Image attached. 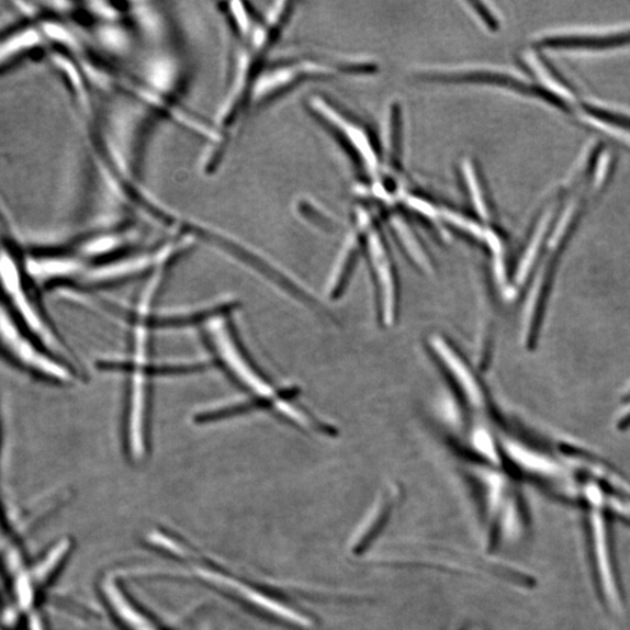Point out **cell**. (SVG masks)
<instances>
[{"label": "cell", "instance_id": "obj_1", "mask_svg": "<svg viewBox=\"0 0 630 630\" xmlns=\"http://www.w3.org/2000/svg\"><path fill=\"white\" fill-rule=\"evenodd\" d=\"M209 330L222 362L225 363L230 375L251 392L250 394L255 396L259 409L272 410L307 431L323 436L335 434L336 430L331 425L315 418L303 407L296 405L295 393L290 392L286 387H275L257 372L243 350L237 347L225 319H213Z\"/></svg>", "mask_w": 630, "mask_h": 630}, {"label": "cell", "instance_id": "obj_2", "mask_svg": "<svg viewBox=\"0 0 630 630\" xmlns=\"http://www.w3.org/2000/svg\"><path fill=\"white\" fill-rule=\"evenodd\" d=\"M0 351L29 374L47 382L70 384L71 367L54 353L0 299Z\"/></svg>", "mask_w": 630, "mask_h": 630}, {"label": "cell", "instance_id": "obj_3", "mask_svg": "<svg viewBox=\"0 0 630 630\" xmlns=\"http://www.w3.org/2000/svg\"><path fill=\"white\" fill-rule=\"evenodd\" d=\"M331 72L333 69L324 65L307 61L273 68L255 80L248 103L252 106L262 104L282 94L302 79L330 76Z\"/></svg>", "mask_w": 630, "mask_h": 630}, {"label": "cell", "instance_id": "obj_4", "mask_svg": "<svg viewBox=\"0 0 630 630\" xmlns=\"http://www.w3.org/2000/svg\"><path fill=\"white\" fill-rule=\"evenodd\" d=\"M25 273L31 284L48 286L85 273L80 256L66 254H26L23 256Z\"/></svg>", "mask_w": 630, "mask_h": 630}, {"label": "cell", "instance_id": "obj_5", "mask_svg": "<svg viewBox=\"0 0 630 630\" xmlns=\"http://www.w3.org/2000/svg\"><path fill=\"white\" fill-rule=\"evenodd\" d=\"M310 104L314 109L315 114L324 119L330 127L333 126L337 130V133L351 147V151L361 158L360 161L364 168L370 172H376L379 168L378 154L373 143L370 142L363 130L357 124L347 121L336 109H333L322 99L314 98L310 101Z\"/></svg>", "mask_w": 630, "mask_h": 630}, {"label": "cell", "instance_id": "obj_6", "mask_svg": "<svg viewBox=\"0 0 630 630\" xmlns=\"http://www.w3.org/2000/svg\"><path fill=\"white\" fill-rule=\"evenodd\" d=\"M44 42L40 27L25 26L0 38V71L21 60Z\"/></svg>", "mask_w": 630, "mask_h": 630}, {"label": "cell", "instance_id": "obj_7", "mask_svg": "<svg viewBox=\"0 0 630 630\" xmlns=\"http://www.w3.org/2000/svg\"><path fill=\"white\" fill-rule=\"evenodd\" d=\"M630 44V32L608 36H559L542 42L550 48L605 49Z\"/></svg>", "mask_w": 630, "mask_h": 630}, {"label": "cell", "instance_id": "obj_8", "mask_svg": "<svg viewBox=\"0 0 630 630\" xmlns=\"http://www.w3.org/2000/svg\"><path fill=\"white\" fill-rule=\"evenodd\" d=\"M463 179H465L466 188L470 193V198L473 202V207L475 213L481 220H490V206L486 199L485 191L483 189V183H481L479 173L476 171L475 165L470 159L463 161L462 165Z\"/></svg>", "mask_w": 630, "mask_h": 630}, {"label": "cell", "instance_id": "obj_9", "mask_svg": "<svg viewBox=\"0 0 630 630\" xmlns=\"http://www.w3.org/2000/svg\"><path fill=\"white\" fill-rule=\"evenodd\" d=\"M385 130V147L394 165H397L401 160L402 151V116L398 106L394 105L391 111H389V119L386 121Z\"/></svg>", "mask_w": 630, "mask_h": 630}, {"label": "cell", "instance_id": "obj_10", "mask_svg": "<svg viewBox=\"0 0 630 630\" xmlns=\"http://www.w3.org/2000/svg\"><path fill=\"white\" fill-rule=\"evenodd\" d=\"M583 108L585 109L586 113L592 117H595L599 121H603L611 125L630 130V117L628 116L610 113V111H607L598 106H593L589 104H585Z\"/></svg>", "mask_w": 630, "mask_h": 630}, {"label": "cell", "instance_id": "obj_11", "mask_svg": "<svg viewBox=\"0 0 630 630\" xmlns=\"http://www.w3.org/2000/svg\"><path fill=\"white\" fill-rule=\"evenodd\" d=\"M480 7H481V10L473 8V11L476 14V16L479 18V20L480 21L483 20L484 24L487 27H491V30H496L498 26V23L495 20V16L493 15V13L487 11V9H484L483 5L480 4Z\"/></svg>", "mask_w": 630, "mask_h": 630}, {"label": "cell", "instance_id": "obj_12", "mask_svg": "<svg viewBox=\"0 0 630 630\" xmlns=\"http://www.w3.org/2000/svg\"><path fill=\"white\" fill-rule=\"evenodd\" d=\"M630 429V413L623 416L618 423V430L619 431H627Z\"/></svg>", "mask_w": 630, "mask_h": 630}, {"label": "cell", "instance_id": "obj_13", "mask_svg": "<svg viewBox=\"0 0 630 630\" xmlns=\"http://www.w3.org/2000/svg\"><path fill=\"white\" fill-rule=\"evenodd\" d=\"M623 403H630V392L622 398Z\"/></svg>", "mask_w": 630, "mask_h": 630}]
</instances>
